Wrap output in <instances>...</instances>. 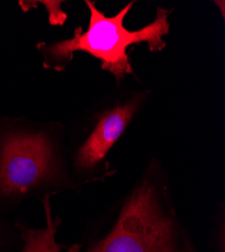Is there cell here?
<instances>
[{
	"label": "cell",
	"instance_id": "1",
	"mask_svg": "<svg viewBox=\"0 0 225 252\" xmlns=\"http://www.w3.org/2000/svg\"><path fill=\"white\" fill-rule=\"evenodd\" d=\"M157 180L147 175L135 187L114 224L83 244V252H200L163 202Z\"/></svg>",
	"mask_w": 225,
	"mask_h": 252
},
{
	"label": "cell",
	"instance_id": "2",
	"mask_svg": "<svg viewBox=\"0 0 225 252\" xmlns=\"http://www.w3.org/2000/svg\"><path fill=\"white\" fill-rule=\"evenodd\" d=\"M133 1L122 8L119 13L107 17L97 9L95 2L86 1L90 10L88 31L82 32L79 27L70 39L59 41L44 49L51 63L65 65L73 59L74 52L82 51L101 60L102 69L111 72L117 81L126 74L132 73L127 48L130 45L147 41L151 52L161 51L166 46L162 36L169 32V10L158 8L157 18L139 31L130 32L124 26V20L133 5ZM57 65V67H58Z\"/></svg>",
	"mask_w": 225,
	"mask_h": 252
},
{
	"label": "cell",
	"instance_id": "3",
	"mask_svg": "<svg viewBox=\"0 0 225 252\" xmlns=\"http://www.w3.org/2000/svg\"><path fill=\"white\" fill-rule=\"evenodd\" d=\"M63 181L54 143L45 133L0 135V202L17 201Z\"/></svg>",
	"mask_w": 225,
	"mask_h": 252
},
{
	"label": "cell",
	"instance_id": "4",
	"mask_svg": "<svg viewBox=\"0 0 225 252\" xmlns=\"http://www.w3.org/2000/svg\"><path fill=\"white\" fill-rule=\"evenodd\" d=\"M137 100L134 99L100 115L94 131L74 158V169L77 173H89L103 161L132 118L139 102Z\"/></svg>",
	"mask_w": 225,
	"mask_h": 252
},
{
	"label": "cell",
	"instance_id": "5",
	"mask_svg": "<svg viewBox=\"0 0 225 252\" xmlns=\"http://www.w3.org/2000/svg\"><path fill=\"white\" fill-rule=\"evenodd\" d=\"M52 196L47 194L43 199L46 216L45 227L32 228L20 222L14 224L22 238V244L16 252H83V244L74 243L66 247L57 241L56 236L62 220L59 216L55 218L52 216Z\"/></svg>",
	"mask_w": 225,
	"mask_h": 252
}]
</instances>
